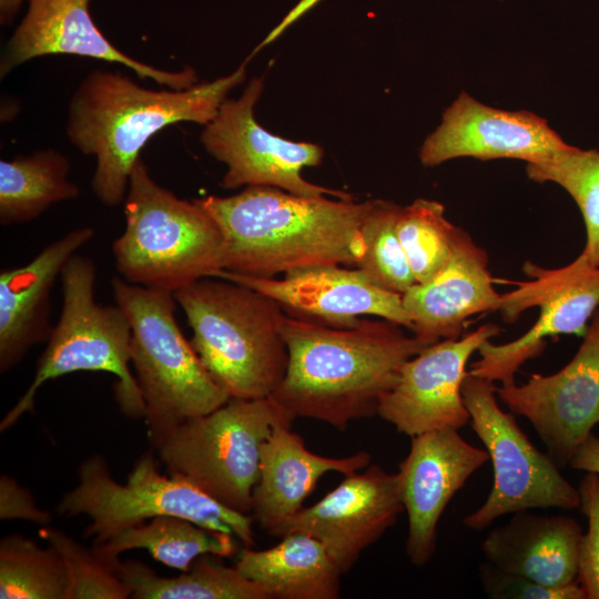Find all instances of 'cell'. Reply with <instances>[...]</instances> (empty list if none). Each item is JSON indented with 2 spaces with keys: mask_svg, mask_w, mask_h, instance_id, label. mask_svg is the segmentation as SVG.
Segmentation results:
<instances>
[{
  "mask_svg": "<svg viewBox=\"0 0 599 599\" xmlns=\"http://www.w3.org/2000/svg\"><path fill=\"white\" fill-rule=\"evenodd\" d=\"M95 235L91 226L73 229L42 248L23 266L0 272V372L16 367L35 345L47 343L51 293L69 260Z\"/></svg>",
  "mask_w": 599,
  "mask_h": 599,
  "instance_id": "21",
  "label": "cell"
},
{
  "mask_svg": "<svg viewBox=\"0 0 599 599\" xmlns=\"http://www.w3.org/2000/svg\"><path fill=\"white\" fill-rule=\"evenodd\" d=\"M293 420L272 396L232 398L180 424L154 450L169 475L192 483L233 510L251 515L262 444L275 425Z\"/></svg>",
  "mask_w": 599,
  "mask_h": 599,
  "instance_id": "9",
  "label": "cell"
},
{
  "mask_svg": "<svg viewBox=\"0 0 599 599\" xmlns=\"http://www.w3.org/2000/svg\"><path fill=\"white\" fill-rule=\"evenodd\" d=\"M578 490L588 530L580 541L577 581L586 599H599V474L587 471Z\"/></svg>",
  "mask_w": 599,
  "mask_h": 599,
  "instance_id": "33",
  "label": "cell"
},
{
  "mask_svg": "<svg viewBox=\"0 0 599 599\" xmlns=\"http://www.w3.org/2000/svg\"><path fill=\"white\" fill-rule=\"evenodd\" d=\"M478 573L485 593L494 599H586L578 581L564 587L546 586L488 561L480 564Z\"/></svg>",
  "mask_w": 599,
  "mask_h": 599,
  "instance_id": "34",
  "label": "cell"
},
{
  "mask_svg": "<svg viewBox=\"0 0 599 599\" xmlns=\"http://www.w3.org/2000/svg\"><path fill=\"white\" fill-rule=\"evenodd\" d=\"M263 88L262 78L251 79L241 97L226 99L201 132L206 152L226 165L221 185L226 190L273 186L303 196L353 199L349 193L302 176L303 169L322 163L324 151L319 145L283 139L258 124L254 106Z\"/></svg>",
  "mask_w": 599,
  "mask_h": 599,
  "instance_id": "12",
  "label": "cell"
},
{
  "mask_svg": "<svg viewBox=\"0 0 599 599\" xmlns=\"http://www.w3.org/2000/svg\"><path fill=\"white\" fill-rule=\"evenodd\" d=\"M410 449L398 466L400 498L408 517L406 554L420 567L434 556L437 525L449 501L489 455L447 428L410 437Z\"/></svg>",
  "mask_w": 599,
  "mask_h": 599,
  "instance_id": "16",
  "label": "cell"
},
{
  "mask_svg": "<svg viewBox=\"0 0 599 599\" xmlns=\"http://www.w3.org/2000/svg\"><path fill=\"white\" fill-rule=\"evenodd\" d=\"M192 329L191 344L230 399L272 396L288 364L283 307L272 297L211 276L176 291Z\"/></svg>",
  "mask_w": 599,
  "mask_h": 599,
  "instance_id": "4",
  "label": "cell"
},
{
  "mask_svg": "<svg viewBox=\"0 0 599 599\" xmlns=\"http://www.w3.org/2000/svg\"><path fill=\"white\" fill-rule=\"evenodd\" d=\"M402 298L412 333L428 344L461 337L469 317L501 306L487 252L460 227L446 265L430 281L414 284Z\"/></svg>",
  "mask_w": 599,
  "mask_h": 599,
  "instance_id": "20",
  "label": "cell"
},
{
  "mask_svg": "<svg viewBox=\"0 0 599 599\" xmlns=\"http://www.w3.org/2000/svg\"><path fill=\"white\" fill-rule=\"evenodd\" d=\"M23 1L26 0H0L1 24H8L16 17Z\"/></svg>",
  "mask_w": 599,
  "mask_h": 599,
  "instance_id": "37",
  "label": "cell"
},
{
  "mask_svg": "<svg viewBox=\"0 0 599 599\" xmlns=\"http://www.w3.org/2000/svg\"><path fill=\"white\" fill-rule=\"evenodd\" d=\"M0 518L22 519L42 526H48L52 520L49 511L37 506L30 490L8 475L0 477Z\"/></svg>",
  "mask_w": 599,
  "mask_h": 599,
  "instance_id": "35",
  "label": "cell"
},
{
  "mask_svg": "<svg viewBox=\"0 0 599 599\" xmlns=\"http://www.w3.org/2000/svg\"><path fill=\"white\" fill-rule=\"evenodd\" d=\"M115 304L131 326V364L153 449L189 418L230 400L210 375L175 318L173 293L111 281Z\"/></svg>",
  "mask_w": 599,
  "mask_h": 599,
  "instance_id": "6",
  "label": "cell"
},
{
  "mask_svg": "<svg viewBox=\"0 0 599 599\" xmlns=\"http://www.w3.org/2000/svg\"><path fill=\"white\" fill-rule=\"evenodd\" d=\"M528 177L561 186L578 205L586 229V243L576 258L599 267V151L568 145L550 158L527 163Z\"/></svg>",
  "mask_w": 599,
  "mask_h": 599,
  "instance_id": "28",
  "label": "cell"
},
{
  "mask_svg": "<svg viewBox=\"0 0 599 599\" xmlns=\"http://www.w3.org/2000/svg\"><path fill=\"white\" fill-rule=\"evenodd\" d=\"M499 332L489 323L457 339L425 347L403 364L395 385L382 397L377 415L409 437L466 426L470 415L461 388L468 361Z\"/></svg>",
  "mask_w": 599,
  "mask_h": 599,
  "instance_id": "15",
  "label": "cell"
},
{
  "mask_svg": "<svg viewBox=\"0 0 599 599\" xmlns=\"http://www.w3.org/2000/svg\"><path fill=\"white\" fill-rule=\"evenodd\" d=\"M65 564L52 547L14 534L0 541L1 599H69Z\"/></svg>",
  "mask_w": 599,
  "mask_h": 599,
  "instance_id": "29",
  "label": "cell"
},
{
  "mask_svg": "<svg viewBox=\"0 0 599 599\" xmlns=\"http://www.w3.org/2000/svg\"><path fill=\"white\" fill-rule=\"evenodd\" d=\"M581 526L567 516L515 512L481 542L486 561L551 587L577 581Z\"/></svg>",
  "mask_w": 599,
  "mask_h": 599,
  "instance_id": "23",
  "label": "cell"
},
{
  "mask_svg": "<svg viewBox=\"0 0 599 599\" xmlns=\"http://www.w3.org/2000/svg\"><path fill=\"white\" fill-rule=\"evenodd\" d=\"M215 276L246 285L274 298L290 315L328 326L351 327L363 316H376L413 331L402 295L375 285L357 267L312 266L287 272L281 280L227 271H221Z\"/></svg>",
  "mask_w": 599,
  "mask_h": 599,
  "instance_id": "19",
  "label": "cell"
},
{
  "mask_svg": "<svg viewBox=\"0 0 599 599\" xmlns=\"http://www.w3.org/2000/svg\"><path fill=\"white\" fill-rule=\"evenodd\" d=\"M245 77L243 63L229 75L187 89L152 90L120 72L88 73L69 101L65 132L77 150L95 158L90 182L95 197L106 206L123 203L149 140L175 123L206 125Z\"/></svg>",
  "mask_w": 599,
  "mask_h": 599,
  "instance_id": "3",
  "label": "cell"
},
{
  "mask_svg": "<svg viewBox=\"0 0 599 599\" xmlns=\"http://www.w3.org/2000/svg\"><path fill=\"white\" fill-rule=\"evenodd\" d=\"M78 484L59 501L64 517L87 516L84 535L94 545L159 516H175L215 532L233 535L253 547L252 515L233 510L192 483L162 475L151 451L142 454L124 484L118 483L100 455L88 457L79 467Z\"/></svg>",
  "mask_w": 599,
  "mask_h": 599,
  "instance_id": "7",
  "label": "cell"
},
{
  "mask_svg": "<svg viewBox=\"0 0 599 599\" xmlns=\"http://www.w3.org/2000/svg\"><path fill=\"white\" fill-rule=\"evenodd\" d=\"M195 201L221 229L222 271L254 277L321 265L356 267L365 251L361 226L373 204L258 185Z\"/></svg>",
  "mask_w": 599,
  "mask_h": 599,
  "instance_id": "2",
  "label": "cell"
},
{
  "mask_svg": "<svg viewBox=\"0 0 599 599\" xmlns=\"http://www.w3.org/2000/svg\"><path fill=\"white\" fill-rule=\"evenodd\" d=\"M457 231L437 201L417 199L400 206L396 232L416 283L430 281L446 265Z\"/></svg>",
  "mask_w": 599,
  "mask_h": 599,
  "instance_id": "30",
  "label": "cell"
},
{
  "mask_svg": "<svg viewBox=\"0 0 599 599\" xmlns=\"http://www.w3.org/2000/svg\"><path fill=\"white\" fill-rule=\"evenodd\" d=\"M399 209L395 202L373 200L361 226L365 251L356 267L380 288L403 295L416 281L396 232Z\"/></svg>",
  "mask_w": 599,
  "mask_h": 599,
  "instance_id": "31",
  "label": "cell"
},
{
  "mask_svg": "<svg viewBox=\"0 0 599 599\" xmlns=\"http://www.w3.org/2000/svg\"><path fill=\"white\" fill-rule=\"evenodd\" d=\"M63 303L47 346L38 361L34 377L0 423L10 429L34 407L35 395L47 382L77 372H105L116 377L114 397L128 417H144V403L131 364V326L115 304L95 300L97 266L84 255L74 254L61 274Z\"/></svg>",
  "mask_w": 599,
  "mask_h": 599,
  "instance_id": "8",
  "label": "cell"
},
{
  "mask_svg": "<svg viewBox=\"0 0 599 599\" xmlns=\"http://www.w3.org/2000/svg\"><path fill=\"white\" fill-rule=\"evenodd\" d=\"M28 10L2 49L0 78L44 55L70 54L122 64L141 79L182 90L199 82L192 67L164 70L114 47L91 18L90 0H28Z\"/></svg>",
  "mask_w": 599,
  "mask_h": 599,
  "instance_id": "18",
  "label": "cell"
},
{
  "mask_svg": "<svg viewBox=\"0 0 599 599\" xmlns=\"http://www.w3.org/2000/svg\"><path fill=\"white\" fill-rule=\"evenodd\" d=\"M568 145L537 114L491 108L461 92L443 113L440 124L425 139L419 160L428 167L457 158L535 163Z\"/></svg>",
  "mask_w": 599,
  "mask_h": 599,
  "instance_id": "17",
  "label": "cell"
},
{
  "mask_svg": "<svg viewBox=\"0 0 599 599\" xmlns=\"http://www.w3.org/2000/svg\"><path fill=\"white\" fill-rule=\"evenodd\" d=\"M524 271L530 280L516 282L517 288L501 296L499 311L504 321L514 322L524 311L539 306L538 319L511 342H484L477 351L479 359L468 370L501 385L515 383L519 368L541 354L547 337L567 334L583 337L599 308V267L575 260L554 270L526 263Z\"/></svg>",
  "mask_w": 599,
  "mask_h": 599,
  "instance_id": "11",
  "label": "cell"
},
{
  "mask_svg": "<svg viewBox=\"0 0 599 599\" xmlns=\"http://www.w3.org/2000/svg\"><path fill=\"white\" fill-rule=\"evenodd\" d=\"M69 158L54 149L0 161V223L35 220L52 205L79 197Z\"/></svg>",
  "mask_w": 599,
  "mask_h": 599,
  "instance_id": "26",
  "label": "cell"
},
{
  "mask_svg": "<svg viewBox=\"0 0 599 599\" xmlns=\"http://www.w3.org/2000/svg\"><path fill=\"white\" fill-rule=\"evenodd\" d=\"M274 547H245L235 567L265 587L273 599H336L343 572L314 537L291 532Z\"/></svg>",
  "mask_w": 599,
  "mask_h": 599,
  "instance_id": "24",
  "label": "cell"
},
{
  "mask_svg": "<svg viewBox=\"0 0 599 599\" xmlns=\"http://www.w3.org/2000/svg\"><path fill=\"white\" fill-rule=\"evenodd\" d=\"M569 465L577 470L599 474V437L590 435L577 448Z\"/></svg>",
  "mask_w": 599,
  "mask_h": 599,
  "instance_id": "36",
  "label": "cell"
},
{
  "mask_svg": "<svg viewBox=\"0 0 599 599\" xmlns=\"http://www.w3.org/2000/svg\"><path fill=\"white\" fill-rule=\"evenodd\" d=\"M234 539L233 535L207 530L184 518L159 516L148 524L128 528L92 549L114 570L121 554L144 549L156 561L187 571L202 556H232L235 552Z\"/></svg>",
  "mask_w": 599,
  "mask_h": 599,
  "instance_id": "25",
  "label": "cell"
},
{
  "mask_svg": "<svg viewBox=\"0 0 599 599\" xmlns=\"http://www.w3.org/2000/svg\"><path fill=\"white\" fill-rule=\"evenodd\" d=\"M461 393L469 424L485 445L494 471L488 497L463 519L465 527L484 530L504 515L535 508H579L578 488L561 475L547 453L531 444L515 414L500 408L494 382L468 372Z\"/></svg>",
  "mask_w": 599,
  "mask_h": 599,
  "instance_id": "10",
  "label": "cell"
},
{
  "mask_svg": "<svg viewBox=\"0 0 599 599\" xmlns=\"http://www.w3.org/2000/svg\"><path fill=\"white\" fill-rule=\"evenodd\" d=\"M115 571L135 599H273L265 587L236 567L214 564L203 556L176 577L160 576L133 560L119 561Z\"/></svg>",
  "mask_w": 599,
  "mask_h": 599,
  "instance_id": "27",
  "label": "cell"
},
{
  "mask_svg": "<svg viewBox=\"0 0 599 599\" xmlns=\"http://www.w3.org/2000/svg\"><path fill=\"white\" fill-rule=\"evenodd\" d=\"M403 328L385 318L363 316L354 326L333 327L285 314L288 364L272 397L294 418L339 430L377 415L403 364L430 345Z\"/></svg>",
  "mask_w": 599,
  "mask_h": 599,
  "instance_id": "1",
  "label": "cell"
},
{
  "mask_svg": "<svg viewBox=\"0 0 599 599\" xmlns=\"http://www.w3.org/2000/svg\"><path fill=\"white\" fill-rule=\"evenodd\" d=\"M125 227L112 253L129 283L175 293L223 270V235L195 201L177 197L139 159L124 199Z\"/></svg>",
  "mask_w": 599,
  "mask_h": 599,
  "instance_id": "5",
  "label": "cell"
},
{
  "mask_svg": "<svg viewBox=\"0 0 599 599\" xmlns=\"http://www.w3.org/2000/svg\"><path fill=\"white\" fill-rule=\"evenodd\" d=\"M497 397L525 417L559 468L569 465L599 423V308L572 359L551 375L496 387Z\"/></svg>",
  "mask_w": 599,
  "mask_h": 599,
  "instance_id": "13",
  "label": "cell"
},
{
  "mask_svg": "<svg viewBox=\"0 0 599 599\" xmlns=\"http://www.w3.org/2000/svg\"><path fill=\"white\" fill-rule=\"evenodd\" d=\"M291 426L290 423L275 425L261 447L251 515L266 532L303 508L323 475L363 470L372 460L366 451L346 457L317 455L306 448L304 439Z\"/></svg>",
  "mask_w": 599,
  "mask_h": 599,
  "instance_id": "22",
  "label": "cell"
},
{
  "mask_svg": "<svg viewBox=\"0 0 599 599\" xmlns=\"http://www.w3.org/2000/svg\"><path fill=\"white\" fill-rule=\"evenodd\" d=\"M39 537L48 541L62 557L69 579V599H125L131 591L114 569L94 550L60 529L43 526Z\"/></svg>",
  "mask_w": 599,
  "mask_h": 599,
  "instance_id": "32",
  "label": "cell"
},
{
  "mask_svg": "<svg viewBox=\"0 0 599 599\" xmlns=\"http://www.w3.org/2000/svg\"><path fill=\"white\" fill-rule=\"evenodd\" d=\"M404 511L398 475L379 465L344 475L333 490L303 507L267 534L282 537L303 532L316 538L343 573L357 562Z\"/></svg>",
  "mask_w": 599,
  "mask_h": 599,
  "instance_id": "14",
  "label": "cell"
}]
</instances>
